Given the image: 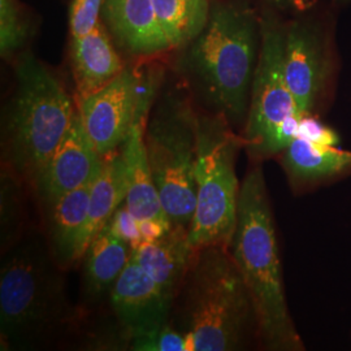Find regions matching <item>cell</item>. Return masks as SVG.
<instances>
[{
    "instance_id": "4316f807",
    "label": "cell",
    "mask_w": 351,
    "mask_h": 351,
    "mask_svg": "<svg viewBox=\"0 0 351 351\" xmlns=\"http://www.w3.org/2000/svg\"><path fill=\"white\" fill-rule=\"evenodd\" d=\"M297 136H302V137L313 139L315 142L326 143V145L337 146V143H339L337 134L329 126L324 125L316 116H303L302 117Z\"/></svg>"
},
{
    "instance_id": "9c48e42d",
    "label": "cell",
    "mask_w": 351,
    "mask_h": 351,
    "mask_svg": "<svg viewBox=\"0 0 351 351\" xmlns=\"http://www.w3.org/2000/svg\"><path fill=\"white\" fill-rule=\"evenodd\" d=\"M335 62L319 23L297 21L284 33V72L302 116H316L326 101Z\"/></svg>"
},
{
    "instance_id": "8992f818",
    "label": "cell",
    "mask_w": 351,
    "mask_h": 351,
    "mask_svg": "<svg viewBox=\"0 0 351 351\" xmlns=\"http://www.w3.org/2000/svg\"><path fill=\"white\" fill-rule=\"evenodd\" d=\"M243 139L220 114L198 116L195 213L189 226L193 249L230 247L237 224L241 184L236 163Z\"/></svg>"
},
{
    "instance_id": "ac0fdd59",
    "label": "cell",
    "mask_w": 351,
    "mask_h": 351,
    "mask_svg": "<svg viewBox=\"0 0 351 351\" xmlns=\"http://www.w3.org/2000/svg\"><path fill=\"white\" fill-rule=\"evenodd\" d=\"M91 184L65 194L47 208L50 250L59 268H69L82 259L81 239L88 221Z\"/></svg>"
},
{
    "instance_id": "6da1fadb",
    "label": "cell",
    "mask_w": 351,
    "mask_h": 351,
    "mask_svg": "<svg viewBox=\"0 0 351 351\" xmlns=\"http://www.w3.org/2000/svg\"><path fill=\"white\" fill-rule=\"evenodd\" d=\"M171 323L185 336L188 351L246 350L258 341L250 291L229 247L194 249Z\"/></svg>"
},
{
    "instance_id": "3957f363",
    "label": "cell",
    "mask_w": 351,
    "mask_h": 351,
    "mask_svg": "<svg viewBox=\"0 0 351 351\" xmlns=\"http://www.w3.org/2000/svg\"><path fill=\"white\" fill-rule=\"evenodd\" d=\"M262 26L245 3L217 4L188 53L189 72L216 113L232 126L245 125L259 60Z\"/></svg>"
},
{
    "instance_id": "83f0119b",
    "label": "cell",
    "mask_w": 351,
    "mask_h": 351,
    "mask_svg": "<svg viewBox=\"0 0 351 351\" xmlns=\"http://www.w3.org/2000/svg\"><path fill=\"white\" fill-rule=\"evenodd\" d=\"M339 3H348V1H350V0H339Z\"/></svg>"
},
{
    "instance_id": "5b68a950",
    "label": "cell",
    "mask_w": 351,
    "mask_h": 351,
    "mask_svg": "<svg viewBox=\"0 0 351 351\" xmlns=\"http://www.w3.org/2000/svg\"><path fill=\"white\" fill-rule=\"evenodd\" d=\"M75 111L60 81L33 55H23L16 65V88L3 124L5 167L32 184L63 141Z\"/></svg>"
},
{
    "instance_id": "2e32d148",
    "label": "cell",
    "mask_w": 351,
    "mask_h": 351,
    "mask_svg": "<svg viewBox=\"0 0 351 351\" xmlns=\"http://www.w3.org/2000/svg\"><path fill=\"white\" fill-rule=\"evenodd\" d=\"M103 13L114 37L132 53L154 55L172 49L152 0H104Z\"/></svg>"
},
{
    "instance_id": "7402d4cb",
    "label": "cell",
    "mask_w": 351,
    "mask_h": 351,
    "mask_svg": "<svg viewBox=\"0 0 351 351\" xmlns=\"http://www.w3.org/2000/svg\"><path fill=\"white\" fill-rule=\"evenodd\" d=\"M19 176L10 168L1 172V250L7 252L20 241L21 189Z\"/></svg>"
},
{
    "instance_id": "8fae6325",
    "label": "cell",
    "mask_w": 351,
    "mask_h": 351,
    "mask_svg": "<svg viewBox=\"0 0 351 351\" xmlns=\"http://www.w3.org/2000/svg\"><path fill=\"white\" fill-rule=\"evenodd\" d=\"M101 164L103 156L88 138L77 108L69 130L32 185L47 210L65 194L91 184Z\"/></svg>"
},
{
    "instance_id": "ffe728a7",
    "label": "cell",
    "mask_w": 351,
    "mask_h": 351,
    "mask_svg": "<svg viewBox=\"0 0 351 351\" xmlns=\"http://www.w3.org/2000/svg\"><path fill=\"white\" fill-rule=\"evenodd\" d=\"M128 172L120 149L103 156L101 171L94 178L90 190L88 216L81 239V254L88 249L90 241L108 224L128 195Z\"/></svg>"
},
{
    "instance_id": "d4e9b609",
    "label": "cell",
    "mask_w": 351,
    "mask_h": 351,
    "mask_svg": "<svg viewBox=\"0 0 351 351\" xmlns=\"http://www.w3.org/2000/svg\"><path fill=\"white\" fill-rule=\"evenodd\" d=\"M103 1L104 0H73L69 17L72 38L86 36L99 24L98 17Z\"/></svg>"
},
{
    "instance_id": "52a82bcc",
    "label": "cell",
    "mask_w": 351,
    "mask_h": 351,
    "mask_svg": "<svg viewBox=\"0 0 351 351\" xmlns=\"http://www.w3.org/2000/svg\"><path fill=\"white\" fill-rule=\"evenodd\" d=\"M198 116L182 93L168 91L149 114L145 147L152 180L172 226L188 228L195 213Z\"/></svg>"
},
{
    "instance_id": "7a4b0ae2",
    "label": "cell",
    "mask_w": 351,
    "mask_h": 351,
    "mask_svg": "<svg viewBox=\"0 0 351 351\" xmlns=\"http://www.w3.org/2000/svg\"><path fill=\"white\" fill-rule=\"evenodd\" d=\"M229 250L250 291L259 346L267 351L304 350L289 311L275 220L261 162H255L241 182L237 224Z\"/></svg>"
},
{
    "instance_id": "d6986e66",
    "label": "cell",
    "mask_w": 351,
    "mask_h": 351,
    "mask_svg": "<svg viewBox=\"0 0 351 351\" xmlns=\"http://www.w3.org/2000/svg\"><path fill=\"white\" fill-rule=\"evenodd\" d=\"M130 258L132 246L117 237L110 224L103 226L84 254L82 287L88 300L95 301L111 293Z\"/></svg>"
},
{
    "instance_id": "603a6c76",
    "label": "cell",
    "mask_w": 351,
    "mask_h": 351,
    "mask_svg": "<svg viewBox=\"0 0 351 351\" xmlns=\"http://www.w3.org/2000/svg\"><path fill=\"white\" fill-rule=\"evenodd\" d=\"M24 37L14 0H0V50L3 56L17 50L23 45Z\"/></svg>"
},
{
    "instance_id": "e0dca14e",
    "label": "cell",
    "mask_w": 351,
    "mask_h": 351,
    "mask_svg": "<svg viewBox=\"0 0 351 351\" xmlns=\"http://www.w3.org/2000/svg\"><path fill=\"white\" fill-rule=\"evenodd\" d=\"M71 56L77 99L104 88L125 68L101 23L86 36L72 38Z\"/></svg>"
},
{
    "instance_id": "30bf717a",
    "label": "cell",
    "mask_w": 351,
    "mask_h": 351,
    "mask_svg": "<svg viewBox=\"0 0 351 351\" xmlns=\"http://www.w3.org/2000/svg\"><path fill=\"white\" fill-rule=\"evenodd\" d=\"M142 75L132 66L97 93L77 99V108L93 146L101 156L124 143L138 108Z\"/></svg>"
},
{
    "instance_id": "7c38bea8",
    "label": "cell",
    "mask_w": 351,
    "mask_h": 351,
    "mask_svg": "<svg viewBox=\"0 0 351 351\" xmlns=\"http://www.w3.org/2000/svg\"><path fill=\"white\" fill-rule=\"evenodd\" d=\"M156 91L154 75H142L138 108L134 121L120 151L124 156L128 172V195L125 204L130 213L138 220H155L172 226L164 211L159 193L152 180L145 147V129Z\"/></svg>"
},
{
    "instance_id": "ba28073f",
    "label": "cell",
    "mask_w": 351,
    "mask_h": 351,
    "mask_svg": "<svg viewBox=\"0 0 351 351\" xmlns=\"http://www.w3.org/2000/svg\"><path fill=\"white\" fill-rule=\"evenodd\" d=\"M302 117L284 72V32L264 20L259 60L241 136L251 159L261 162L281 154L297 136Z\"/></svg>"
},
{
    "instance_id": "277c9868",
    "label": "cell",
    "mask_w": 351,
    "mask_h": 351,
    "mask_svg": "<svg viewBox=\"0 0 351 351\" xmlns=\"http://www.w3.org/2000/svg\"><path fill=\"white\" fill-rule=\"evenodd\" d=\"M37 239H20L0 272L1 349H36L71 317L63 277Z\"/></svg>"
},
{
    "instance_id": "5bb4252c",
    "label": "cell",
    "mask_w": 351,
    "mask_h": 351,
    "mask_svg": "<svg viewBox=\"0 0 351 351\" xmlns=\"http://www.w3.org/2000/svg\"><path fill=\"white\" fill-rule=\"evenodd\" d=\"M281 164L294 189L315 186L351 172V151L295 136L281 151Z\"/></svg>"
},
{
    "instance_id": "44dd1931",
    "label": "cell",
    "mask_w": 351,
    "mask_h": 351,
    "mask_svg": "<svg viewBox=\"0 0 351 351\" xmlns=\"http://www.w3.org/2000/svg\"><path fill=\"white\" fill-rule=\"evenodd\" d=\"M158 23L171 47L194 40L210 17L208 0H152Z\"/></svg>"
},
{
    "instance_id": "4fadbf2b",
    "label": "cell",
    "mask_w": 351,
    "mask_h": 351,
    "mask_svg": "<svg viewBox=\"0 0 351 351\" xmlns=\"http://www.w3.org/2000/svg\"><path fill=\"white\" fill-rule=\"evenodd\" d=\"M110 298L114 316L130 341L171 324L173 301L132 258L113 285Z\"/></svg>"
},
{
    "instance_id": "cb8c5ba5",
    "label": "cell",
    "mask_w": 351,
    "mask_h": 351,
    "mask_svg": "<svg viewBox=\"0 0 351 351\" xmlns=\"http://www.w3.org/2000/svg\"><path fill=\"white\" fill-rule=\"evenodd\" d=\"M130 349L138 351H188V342L185 336L171 323L150 335L132 339Z\"/></svg>"
},
{
    "instance_id": "484cf974",
    "label": "cell",
    "mask_w": 351,
    "mask_h": 351,
    "mask_svg": "<svg viewBox=\"0 0 351 351\" xmlns=\"http://www.w3.org/2000/svg\"><path fill=\"white\" fill-rule=\"evenodd\" d=\"M110 228L113 233L126 241L132 249L137 247L142 243L139 221L130 213L126 207L125 202L120 206V208L113 213L112 219L110 220Z\"/></svg>"
},
{
    "instance_id": "9a60e30c",
    "label": "cell",
    "mask_w": 351,
    "mask_h": 351,
    "mask_svg": "<svg viewBox=\"0 0 351 351\" xmlns=\"http://www.w3.org/2000/svg\"><path fill=\"white\" fill-rule=\"evenodd\" d=\"M193 251L188 228L172 226L163 237L142 242L132 249V259L151 277L165 297L175 302Z\"/></svg>"
}]
</instances>
